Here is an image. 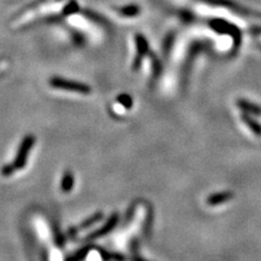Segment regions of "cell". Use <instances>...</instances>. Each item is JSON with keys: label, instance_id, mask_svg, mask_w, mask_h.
Listing matches in <instances>:
<instances>
[{"label": "cell", "instance_id": "1", "mask_svg": "<svg viewBox=\"0 0 261 261\" xmlns=\"http://www.w3.org/2000/svg\"><path fill=\"white\" fill-rule=\"evenodd\" d=\"M49 85L56 89H61V91L79 93L83 95H87L92 92L91 86H88L84 83H81V82H76V81L65 80L63 77H58V76H55L49 80Z\"/></svg>", "mask_w": 261, "mask_h": 261}, {"label": "cell", "instance_id": "2", "mask_svg": "<svg viewBox=\"0 0 261 261\" xmlns=\"http://www.w3.org/2000/svg\"><path fill=\"white\" fill-rule=\"evenodd\" d=\"M34 144H35V137L33 135H28L23 138V141L18 149V152H16L15 159L12 163L15 170H21L25 167L29 154H30L32 147Z\"/></svg>", "mask_w": 261, "mask_h": 261}, {"label": "cell", "instance_id": "3", "mask_svg": "<svg viewBox=\"0 0 261 261\" xmlns=\"http://www.w3.org/2000/svg\"><path fill=\"white\" fill-rule=\"evenodd\" d=\"M119 221V216L118 214H113L109 219L107 223H106L101 228H99V230L95 231L94 233H92L91 235L88 236V240H97V239H100L102 238V236H105L106 234H108L109 232H111L114 227H116L117 223Z\"/></svg>", "mask_w": 261, "mask_h": 261}, {"label": "cell", "instance_id": "4", "mask_svg": "<svg viewBox=\"0 0 261 261\" xmlns=\"http://www.w3.org/2000/svg\"><path fill=\"white\" fill-rule=\"evenodd\" d=\"M234 194L231 192H223V193H218L211 195L210 197L207 199V203L210 206H217V205H221L223 202H226L228 200H231L233 198Z\"/></svg>", "mask_w": 261, "mask_h": 261}, {"label": "cell", "instance_id": "5", "mask_svg": "<svg viewBox=\"0 0 261 261\" xmlns=\"http://www.w3.org/2000/svg\"><path fill=\"white\" fill-rule=\"evenodd\" d=\"M239 107L249 114H257V116H261V107L259 106L255 105V103H251L247 100H239L238 102Z\"/></svg>", "mask_w": 261, "mask_h": 261}, {"label": "cell", "instance_id": "6", "mask_svg": "<svg viewBox=\"0 0 261 261\" xmlns=\"http://www.w3.org/2000/svg\"><path fill=\"white\" fill-rule=\"evenodd\" d=\"M73 186H74V176H73L72 172H70V171H67L62 176L61 190L64 193H69L72 191Z\"/></svg>", "mask_w": 261, "mask_h": 261}, {"label": "cell", "instance_id": "7", "mask_svg": "<svg viewBox=\"0 0 261 261\" xmlns=\"http://www.w3.org/2000/svg\"><path fill=\"white\" fill-rule=\"evenodd\" d=\"M102 217L103 216H102L101 212H97V214L93 215L91 218H88V219L85 220V221L82 222V224L80 225V228H77V230H85V228H87V227L93 226L97 222H99L100 220L102 219Z\"/></svg>", "mask_w": 261, "mask_h": 261}, {"label": "cell", "instance_id": "8", "mask_svg": "<svg viewBox=\"0 0 261 261\" xmlns=\"http://www.w3.org/2000/svg\"><path fill=\"white\" fill-rule=\"evenodd\" d=\"M243 120L245 123H246V125L252 130V132H254L258 136H261V125L259 123H257L255 120H252L249 116H247V114L243 116Z\"/></svg>", "mask_w": 261, "mask_h": 261}, {"label": "cell", "instance_id": "9", "mask_svg": "<svg viewBox=\"0 0 261 261\" xmlns=\"http://www.w3.org/2000/svg\"><path fill=\"white\" fill-rule=\"evenodd\" d=\"M118 101L123 106V107H125L126 109H129L132 108V105H133V101H132V98H130L128 95H120L118 97Z\"/></svg>", "mask_w": 261, "mask_h": 261}, {"label": "cell", "instance_id": "10", "mask_svg": "<svg viewBox=\"0 0 261 261\" xmlns=\"http://www.w3.org/2000/svg\"><path fill=\"white\" fill-rule=\"evenodd\" d=\"M15 171V168L13 165H6L3 167L2 169V172H3V175L5 176H10L13 174V172Z\"/></svg>", "mask_w": 261, "mask_h": 261}, {"label": "cell", "instance_id": "11", "mask_svg": "<svg viewBox=\"0 0 261 261\" xmlns=\"http://www.w3.org/2000/svg\"><path fill=\"white\" fill-rule=\"evenodd\" d=\"M134 261H145V260H143V259H138V258H136V259H134Z\"/></svg>", "mask_w": 261, "mask_h": 261}]
</instances>
